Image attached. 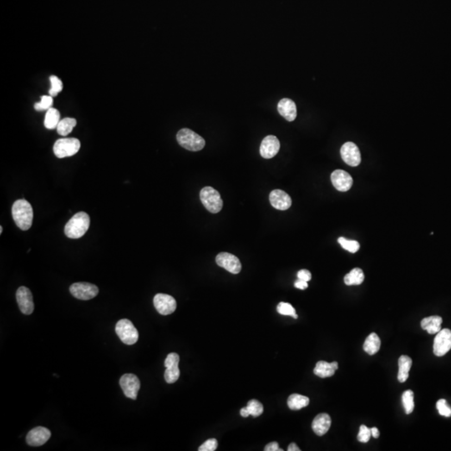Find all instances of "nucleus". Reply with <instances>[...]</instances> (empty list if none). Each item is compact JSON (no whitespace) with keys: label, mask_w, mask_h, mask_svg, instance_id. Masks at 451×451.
<instances>
[{"label":"nucleus","mask_w":451,"mask_h":451,"mask_svg":"<svg viewBox=\"0 0 451 451\" xmlns=\"http://www.w3.org/2000/svg\"><path fill=\"white\" fill-rule=\"evenodd\" d=\"M12 216L15 224L21 230H28L32 226L34 217L32 206L26 200H17L12 207Z\"/></svg>","instance_id":"f257e3e1"},{"label":"nucleus","mask_w":451,"mask_h":451,"mask_svg":"<svg viewBox=\"0 0 451 451\" xmlns=\"http://www.w3.org/2000/svg\"><path fill=\"white\" fill-rule=\"evenodd\" d=\"M90 224V216L87 213L84 212L76 213L65 225V236L71 239H80L86 233Z\"/></svg>","instance_id":"f03ea898"},{"label":"nucleus","mask_w":451,"mask_h":451,"mask_svg":"<svg viewBox=\"0 0 451 451\" xmlns=\"http://www.w3.org/2000/svg\"><path fill=\"white\" fill-rule=\"evenodd\" d=\"M177 140L180 146L191 152H199L206 145V141L201 135L187 128L180 130Z\"/></svg>","instance_id":"7ed1b4c3"},{"label":"nucleus","mask_w":451,"mask_h":451,"mask_svg":"<svg viewBox=\"0 0 451 451\" xmlns=\"http://www.w3.org/2000/svg\"><path fill=\"white\" fill-rule=\"evenodd\" d=\"M200 199L205 208L212 213H218L222 209L223 202L218 191L212 186L202 188Z\"/></svg>","instance_id":"20e7f679"},{"label":"nucleus","mask_w":451,"mask_h":451,"mask_svg":"<svg viewBox=\"0 0 451 451\" xmlns=\"http://www.w3.org/2000/svg\"><path fill=\"white\" fill-rule=\"evenodd\" d=\"M115 333L121 339V342L124 343L125 345H134L137 342L139 339L137 329L135 328L132 321L126 318L118 321L115 325Z\"/></svg>","instance_id":"39448f33"},{"label":"nucleus","mask_w":451,"mask_h":451,"mask_svg":"<svg viewBox=\"0 0 451 451\" xmlns=\"http://www.w3.org/2000/svg\"><path fill=\"white\" fill-rule=\"evenodd\" d=\"M80 142L76 138H63L53 145V153L58 158L72 157L79 152Z\"/></svg>","instance_id":"423d86ee"},{"label":"nucleus","mask_w":451,"mask_h":451,"mask_svg":"<svg viewBox=\"0 0 451 451\" xmlns=\"http://www.w3.org/2000/svg\"><path fill=\"white\" fill-rule=\"evenodd\" d=\"M70 293L77 299L90 300L96 297L99 293L97 286L89 283H73L70 287Z\"/></svg>","instance_id":"0eeeda50"},{"label":"nucleus","mask_w":451,"mask_h":451,"mask_svg":"<svg viewBox=\"0 0 451 451\" xmlns=\"http://www.w3.org/2000/svg\"><path fill=\"white\" fill-rule=\"evenodd\" d=\"M120 385L127 398L135 400L140 388V379L133 373H126L120 379Z\"/></svg>","instance_id":"6e6552de"},{"label":"nucleus","mask_w":451,"mask_h":451,"mask_svg":"<svg viewBox=\"0 0 451 451\" xmlns=\"http://www.w3.org/2000/svg\"><path fill=\"white\" fill-rule=\"evenodd\" d=\"M433 351L438 357L444 356L451 349V330L441 329L434 338Z\"/></svg>","instance_id":"1a4fd4ad"},{"label":"nucleus","mask_w":451,"mask_h":451,"mask_svg":"<svg viewBox=\"0 0 451 451\" xmlns=\"http://www.w3.org/2000/svg\"><path fill=\"white\" fill-rule=\"evenodd\" d=\"M155 308L161 315H169L173 314L177 309V301L168 294L158 293L153 300Z\"/></svg>","instance_id":"9d476101"},{"label":"nucleus","mask_w":451,"mask_h":451,"mask_svg":"<svg viewBox=\"0 0 451 451\" xmlns=\"http://www.w3.org/2000/svg\"><path fill=\"white\" fill-rule=\"evenodd\" d=\"M216 263L219 266L223 267L233 274H239L241 272V264L238 257L228 252H221L216 256Z\"/></svg>","instance_id":"9b49d317"},{"label":"nucleus","mask_w":451,"mask_h":451,"mask_svg":"<svg viewBox=\"0 0 451 451\" xmlns=\"http://www.w3.org/2000/svg\"><path fill=\"white\" fill-rule=\"evenodd\" d=\"M180 357L177 353H169L165 360V366L166 370L165 371V381L168 384H173L178 380L180 377V370L178 368L179 365Z\"/></svg>","instance_id":"f8f14e48"},{"label":"nucleus","mask_w":451,"mask_h":451,"mask_svg":"<svg viewBox=\"0 0 451 451\" xmlns=\"http://www.w3.org/2000/svg\"><path fill=\"white\" fill-rule=\"evenodd\" d=\"M16 299L21 313L26 315H30L34 309L33 295L30 290L26 287H20L16 292Z\"/></svg>","instance_id":"ddd939ff"},{"label":"nucleus","mask_w":451,"mask_h":451,"mask_svg":"<svg viewBox=\"0 0 451 451\" xmlns=\"http://www.w3.org/2000/svg\"><path fill=\"white\" fill-rule=\"evenodd\" d=\"M341 157L346 164L350 166H358L361 162V154L359 147L353 142H346L340 150Z\"/></svg>","instance_id":"4468645a"},{"label":"nucleus","mask_w":451,"mask_h":451,"mask_svg":"<svg viewBox=\"0 0 451 451\" xmlns=\"http://www.w3.org/2000/svg\"><path fill=\"white\" fill-rule=\"evenodd\" d=\"M51 437V433L47 428L38 426L28 432L26 436V441L28 446L38 447L44 446Z\"/></svg>","instance_id":"2eb2a0df"},{"label":"nucleus","mask_w":451,"mask_h":451,"mask_svg":"<svg viewBox=\"0 0 451 451\" xmlns=\"http://www.w3.org/2000/svg\"><path fill=\"white\" fill-rule=\"evenodd\" d=\"M280 150V142L275 135H267L264 138L260 146V154L265 159H271L278 154Z\"/></svg>","instance_id":"dca6fc26"},{"label":"nucleus","mask_w":451,"mask_h":451,"mask_svg":"<svg viewBox=\"0 0 451 451\" xmlns=\"http://www.w3.org/2000/svg\"><path fill=\"white\" fill-rule=\"evenodd\" d=\"M331 181L334 187L339 191H347L353 186V178L343 170H336L331 175Z\"/></svg>","instance_id":"f3484780"},{"label":"nucleus","mask_w":451,"mask_h":451,"mask_svg":"<svg viewBox=\"0 0 451 451\" xmlns=\"http://www.w3.org/2000/svg\"><path fill=\"white\" fill-rule=\"evenodd\" d=\"M270 203L278 210H288L292 206V198L289 194L282 190H274L269 195Z\"/></svg>","instance_id":"a211bd4d"},{"label":"nucleus","mask_w":451,"mask_h":451,"mask_svg":"<svg viewBox=\"0 0 451 451\" xmlns=\"http://www.w3.org/2000/svg\"><path fill=\"white\" fill-rule=\"evenodd\" d=\"M279 114L288 121H293L297 117V106L291 99H282L278 104Z\"/></svg>","instance_id":"6ab92c4d"},{"label":"nucleus","mask_w":451,"mask_h":451,"mask_svg":"<svg viewBox=\"0 0 451 451\" xmlns=\"http://www.w3.org/2000/svg\"><path fill=\"white\" fill-rule=\"evenodd\" d=\"M331 423H332V421H331L330 416L328 414L322 413L315 417L312 424V428L315 434L322 436L328 431V429L330 428Z\"/></svg>","instance_id":"aec40b11"},{"label":"nucleus","mask_w":451,"mask_h":451,"mask_svg":"<svg viewBox=\"0 0 451 451\" xmlns=\"http://www.w3.org/2000/svg\"><path fill=\"white\" fill-rule=\"evenodd\" d=\"M339 369V364L337 362L327 363L326 361H318L314 370L315 375L320 378H328L332 377L335 373V371Z\"/></svg>","instance_id":"412c9836"},{"label":"nucleus","mask_w":451,"mask_h":451,"mask_svg":"<svg viewBox=\"0 0 451 451\" xmlns=\"http://www.w3.org/2000/svg\"><path fill=\"white\" fill-rule=\"evenodd\" d=\"M442 318L440 316H430L421 321V328L427 331L429 334H436L441 330Z\"/></svg>","instance_id":"4be33fe9"},{"label":"nucleus","mask_w":451,"mask_h":451,"mask_svg":"<svg viewBox=\"0 0 451 451\" xmlns=\"http://www.w3.org/2000/svg\"><path fill=\"white\" fill-rule=\"evenodd\" d=\"M412 366V359L409 356L402 355L398 359V380L400 383L406 381L409 378V370Z\"/></svg>","instance_id":"5701e85b"},{"label":"nucleus","mask_w":451,"mask_h":451,"mask_svg":"<svg viewBox=\"0 0 451 451\" xmlns=\"http://www.w3.org/2000/svg\"><path fill=\"white\" fill-rule=\"evenodd\" d=\"M381 346V341L375 333H372L365 339L364 344V350L370 355H373L378 353Z\"/></svg>","instance_id":"b1692460"},{"label":"nucleus","mask_w":451,"mask_h":451,"mask_svg":"<svg viewBox=\"0 0 451 451\" xmlns=\"http://www.w3.org/2000/svg\"><path fill=\"white\" fill-rule=\"evenodd\" d=\"M309 404V398L303 395L293 394L289 396L288 399V405L292 410H298L308 406Z\"/></svg>","instance_id":"393cba45"},{"label":"nucleus","mask_w":451,"mask_h":451,"mask_svg":"<svg viewBox=\"0 0 451 451\" xmlns=\"http://www.w3.org/2000/svg\"><path fill=\"white\" fill-rule=\"evenodd\" d=\"M365 280V274L360 268H353L345 277V283L347 286L360 285Z\"/></svg>","instance_id":"a878e982"},{"label":"nucleus","mask_w":451,"mask_h":451,"mask_svg":"<svg viewBox=\"0 0 451 451\" xmlns=\"http://www.w3.org/2000/svg\"><path fill=\"white\" fill-rule=\"evenodd\" d=\"M60 114L59 110L54 108H51L47 110L45 118V126L47 129L52 130L57 128L58 124L60 121Z\"/></svg>","instance_id":"bb28decb"},{"label":"nucleus","mask_w":451,"mask_h":451,"mask_svg":"<svg viewBox=\"0 0 451 451\" xmlns=\"http://www.w3.org/2000/svg\"><path fill=\"white\" fill-rule=\"evenodd\" d=\"M76 119L74 118H65L59 121L57 126V132L62 136H66L73 131L74 127L76 126Z\"/></svg>","instance_id":"cd10ccee"},{"label":"nucleus","mask_w":451,"mask_h":451,"mask_svg":"<svg viewBox=\"0 0 451 451\" xmlns=\"http://www.w3.org/2000/svg\"><path fill=\"white\" fill-rule=\"evenodd\" d=\"M402 403L403 409L407 415H409L414 411L415 402H414V392L412 390H406L402 395Z\"/></svg>","instance_id":"c85d7f7f"},{"label":"nucleus","mask_w":451,"mask_h":451,"mask_svg":"<svg viewBox=\"0 0 451 451\" xmlns=\"http://www.w3.org/2000/svg\"><path fill=\"white\" fill-rule=\"evenodd\" d=\"M247 409L249 411L250 415L253 417H258L264 413V405L256 399H251L247 403Z\"/></svg>","instance_id":"c756f323"},{"label":"nucleus","mask_w":451,"mask_h":451,"mask_svg":"<svg viewBox=\"0 0 451 451\" xmlns=\"http://www.w3.org/2000/svg\"><path fill=\"white\" fill-rule=\"evenodd\" d=\"M338 241H339V243L342 246L344 249L347 250V251L352 252V253H355L356 252H358L359 247H360L359 242L357 241H353V240H347L345 238H339Z\"/></svg>","instance_id":"7c9ffc66"},{"label":"nucleus","mask_w":451,"mask_h":451,"mask_svg":"<svg viewBox=\"0 0 451 451\" xmlns=\"http://www.w3.org/2000/svg\"><path fill=\"white\" fill-rule=\"evenodd\" d=\"M277 311L282 315H287V316H291V317L297 318V315L296 314V310L290 303H279L277 308Z\"/></svg>","instance_id":"2f4dec72"},{"label":"nucleus","mask_w":451,"mask_h":451,"mask_svg":"<svg viewBox=\"0 0 451 451\" xmlns=\"http://www.w3.org/2000/svg\"><path fill=\"white\" fill-rule=\"evenodd\" d=\"M50 80H51V88L50 91H49V94L52 97H54L59 92H61L62 89H63V83L57 76H51Z\"/></svg>","instance_id":"473e14b6"},{"label":"nucleus","mask_w":451,"mask_h":451,"mask_svg":"<svg viewBox=\"0 0 451 451\" xmlns=\"http://www.w3.org/2000/svg\"><path fill=\"white\" fill-rule=\"evenodd\" d=\"M52 105H53V97L51 96H44L41 97L40 102L34 105V109L38 111L48 110L49 109L52 108Z\"/></svg>","instance_id":"72a5a7b5"},{"label":"nucleus","mask_w":451,"mask_h":451,"mask_svg":"<svg viewBox=\"0 0 451 451\" xmlns=\"http://www.w3.org/2000/svg\"><path fill=\"white\" fill-rule=\"evenodd\" d=\"M436 408L440 415L445 417H451V407L449 405L446 399H440L436 403Z\"/></svg>","instance_id":"f704fd0d"},{"label":"nucleus","mask_w":451,"mask_h":451,"mask_svg":"<svg viewBox=\"0 0 451 451\" xmlns=\"http://www.w3.org/2000/svg\"><path fill=\"white\" fill-rule=\"evenodd\" d=\"M371 436L372 434H371V429L370 428H368L367 426L364 425V424L360 426L359 433L358 434L359 441L362 443H367L368 441H370Z\"/></svg>","instance_id":"c9c22d12"},{"label":"nucleus","mask_w":451,"mask_h":451,"mask_svg":"<svg viewBox=\"0 0 451 451\" xmlns=\"http://www.w3.org/2000/svg\"><path fill=\"white\" fill-rule=\"evenodd\" d=\"M218 446V443L216 439H209L205 441L202 446L198 448L199 451H216Z\"/></svg>","instance_id":"e433bc0d"},{"label":"nucleus","mask_w":451,"mask_h":451,"mask_svg":"<svg viewBox=\"0 0 451 451\" xmlns=\"http://www.w3.org/2000/svg\"><path fill=\"white\" fill-rule=\"evenodd\" d=\"M297 278H298V279H301V280L308 282V281L311 280V272H309L308 270H306V269L300 270L299 272H297Z\"/></svg>","instance_id":"4c0bfd02"},{"label":"nucleus","mask_w":451,"mask_h":451,"mask_svg":"<svg viewBox=\"0 0 451 451\" xmlns=\"http://www.w3.org/2000/svg\"><path fill=\"white\" fill-rule=\"evenodd\" d=\"M264 451H283L282 449L279 448V446H278V442H271L267 444L265 448H264Z\"/></svg>","instance_id":"58836bf2"},{"label":"nucleus","mask_w":451,"mask_h":451,"mask_svg":"<svg viewBox=\"0 0 451 451\" xmlns=\"http://www.w3.org/2000/svg\"><path fill=\"white\" fill-rule=\"evenodd\" d=\"M294 286L295 288H297V289H301V290H304V289H308V282L301 280V279H297V280L295 282Z\"/></svg>","instance_id":"ea45409f"},{"label":"nucleus","mask_w":451,"mask_h":451,"mask_svg":"<svg viewBox=\"0 0 451 451\" xmlns=\"http://www.w3.org/2000/svg\"><path fill=\"white\" fill-rule=\"evenodd\" d=\"M288 451H301V450H300L299 447H298V446H297V445L295 444V443H292V444H290V445H289V448H288Z\"/></svg>","instance_id":"a19ab883"},{"label":"nucleus","mask_w":451,"mask_h":451,"mask_svg":"<svg viewBox=\"0 0 451 451\" xmlns=\"http://www.w3.org/2000/svg\"><path fill=\"white\" fill-rule=\"evenodd\" d=\"M370 429H371V434H372V436H373L374 439H378V438L379 437V431H378V429H377L376 427H373V428Z\"/></svg>","instance_id":"79ce46f5"},{"label":"nucleus","mask_w":451,"mask_h":451,"mask_svg":"<svg viewBox=\"0 0 451 451\" xmlns=\"http://www.w3.org/2000/svg\"><path fill=\"white\" fill-rule=\"evenodd\" d=\"M240 414H241V416L244 418L248 417L250 415L249 411H248V409H247V407L242 408V409H241V411H240Z\"/></svg>","instance_id":"37998d69"},{"label":"nucleus","mask_w":451,"mask_h":451,"mask_svg":"<svg viewBox=\"0 0 451 451\" xmlns=\"http://www.w3.org/2000/svg\"><path fill=\"white\" fill-rule=\"evenodd\" d=\"M3 233V227H0V234H2Z\"/></svg>","instance_id":"c03bdc74"}]
</instances>
